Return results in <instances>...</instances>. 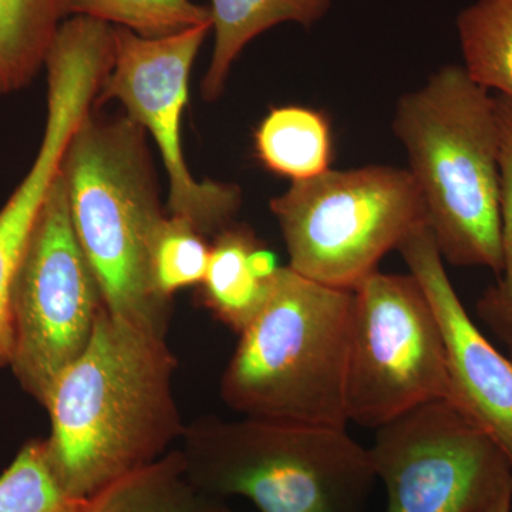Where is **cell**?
<instances>
[{
	"mask_svg": "<svg viewBox=\"0 0 512 512\" xmlns=\"http://www.w3.org/2000/svg\"><path fill=\"white\" fill-rule=\"evenodd\" d=\"M175 369L165 339L101 309L89 345L43 404L52 426L47 456L67 493L87 500L183 437Z\"/></svg>",
	"mask_w": 512,
	"mask_h": 512,
	"instance_id": "cell-1",
	"label": "cell"
},
{
	"mask_svg": "<svg viewBox=\"0 0 512 512\" xmlns=\"http://www.w3.org/2000/svg\"><path fill=\"white\" fill-rule=\"evenodd\" d=\"M393 130L443 261L500 275L501 136L494 94L464 66L448 64L404 94Z\"/></svg>",
	"mask_w": 512,
	"mask_h": 512,
	"instance_id": "cell-2",
	"label": "cell"
},
{
	"mask_svg": "<svg viewBox=\"0 0 512 512\" xmlns=\"http://www.w3.org/2000/svg\"><path fill=\"white\" fill-rule=\"evenodd\" d=\"M62 175L80 247L113 315L167 338L173 301L157 291L151 241L164 220L146 131L127 116L83 120Z\"/></svg>",
	"mask_w": 512,
	"mask_h": 512,
	"instance_id": "cell-3",
	"label": "cell"
},
{
	"mask_svg": "<svg viewBox=\"0 0 512 512\" xmlns=\"http://www.w3.org/2000/svg\"><path fill=\"white\" fill-rule=\"evenodd\" d=\"M353 291L279 268L265 305L239 333L221 396L252 419L346 429Z\"/></svg>",
	"mask_w": 512,
	"mask_h": 512,
	"instance_id": "cell-4",
	"label": "cell"
},
{
	"mask_svg": "<svg viewBox=\"0 0 512 512\" xmlns=\"http://www.w3.org/2000/svg\"><path fill=\"white\" fill-rule=\"evenodd\" d=\"M181 440L194 485L259 512H362L376 480L369 448L346 429L205 416Z\"/></svg>",
	"mask_w": 512,
	"mask_h": 512,
	"instance_id": "cell-5",
	"label": "cell"
},
{
	"mask_svg": "<svg viewBox=\"0 0 512 512\" xmlns=\"http://www.w3.org/2000/svg\"><path fill=\"white\" fill-rule=\"evenodd\" d=\"M289 268L332 288L353 291L384 255L426 221L409 170L367 165L292 181L271 201Z\"/></svg>",
	"mask_w": 512,
	"mask_h": 512,
	"instance_id": "cell-6",
	"label": "cell"
},
{
	"mask_svg": "<svg viewBox=\"0 0 512 512\" xmlns=\"http://www.w3.org/2000/svg\"><path fill=\"white\" fill-rule=\"evenodd\" d=\"M106 306L99 281L70 217L62 168L37 215L20 258L12 293L10 369L37 403L92 339Z\"/></svg>",
	"mask_w": 512,
	"mask_h": 512,
	"instance_id": "cell-7",
	"label": "cell"
},
{
	"mask_svg": "<svg viewBox=\"0 0 512 512\" xmlns=\"http://www.w3.org/2000/svg\"><path fill=\"white\" fill-rule=\"evenodd\" d=\"M450 397L446 345L416 276L377 269L353 289L346 382L349 421L377 429Z\"/></svg>",
	"mask_w": 512,
	"mask_h": 512,
	"instance_id": "cell-8",
	"label": "cell"
},
{
	"mask_svg": "<svg viewBox=\"0 0 512 512\" xmlns=\"http://www.w3.org/2000/svg\"><path fill=\"white\" fill-rule=\"evenodd\" d=\"M369 454L386 512H483L512 493L503 451L447 399L377 427Z\"/></svg>",
	"mask_w": 512,
	"mask_h": 512,
	"instance_id": "cell-9",
	"label": "cell"
},
{
	"mask_svg": "<svg viewBox=\"0 0 512 512\" xmlns=\"http://www.w3.org/2000/svg\"><path fill=\"white\" fill-rule=\"evenodd\" d=\"M212 23L164 37H143L114 26V60L96 104L117 100L126 116L156 141L168 181L171 215L185 218L204 237L234 224L241 190L234 184L195 180L185 164L181 120L188 79Z\"/></svg>",
	"mask_w": 512,
	"mask_h": 512,
	"instance_id": "cell-10",
	"label": "cell"
},
{
	"mask_svg": "<svg viewBox=\"0 0 512 512\" xmlns=\"http://www.w3.org/2000/svg\"><path fill=\"white\" fill-rule=\"evenodd\" d=\"M397 251L436 312L447 353L450 400L500 447L512 467V359L500 352L468 315L448 278L427 222Z\"/></svg>",
	"mask_w": 512,
	"mask_h": 512,
	"instance_id": "cell-11",
	"label": "cell"
},
{
	"mask_svg": "<svg viewBox=\"0 0 512 512\" xmlns=\"http://www.w3.org/2000/svg\"><path fill=\"white\" fill-rule=\"evenodd\" d=\"M80 121L79 111L69 104L57 103L47 109L45 134L35 163L0 210V367H9L12 360L10 293L13 278Z\"/></svg>",
	"mask_w": 512,
	"mask_h": 512,
	"instance_id": "cell-12",
	"label": "cell"
},
{
	"mask_svg": "<svg viewBox=\"0 0 512 512\" xmlns=\"http://www.w3.org/2000/svg\"><path fill=\"white\" fill-rule=\"evenodd\" d=\"M278 269L274 252L248 225H228L214 237L202 303L239 335L265 305Z\"/></svg>",
	"mask_w": 512,
	"mask_h": 512,
	"instance_id": "cell-13",
	"label": "cell"
},
{
	"mask_svg": "<svg viewBox=\"0 0 512 512\" xmlns=\"http://www.w3.org/2000/svg\"><path fill=\"white\" fill-rule=\"evenodd\" d=\"M330 3L332 0H212L215 45L202 82V97L214 101L221 96L232 63L256 36L285 22L309 28L328 12Z\"/></svg>",
	"mask_w": 512,
	"mask_h": 512,
	"instance_id": "cell-14",
	"label": "cell"
},
{
	"mask_svg": "<svg viewBox=\"0 0 512 512\" xmlns=\"http://www.w3.org/2000/svg\"><path fill=\"white\" fill-rule=\"evenodd\" d=\"M83 512H231L188 478L181 450L119 478L87 498Z\"/></svg>",
	"mask_w": 512,
	"mask_h": 512,
	"instance_id": "cell-15",
	"label": "cell"
},
{
	"mask_svg": "<svg viewBox=\"0 0 512 512\" xmlns=\"http://www.w3.org/2000/svg\"><path fill=\"white\" fill-rule=\"evenodd\" d=\"M255 151L265 168L292 181L323 174L333 153L328 117L308 107H276L256 128Z\"/></svg>",
	"mask_w": 512,
	"mask_h": 512,
	"instance_id": "cell-16",
	"label": "cell"
},
{
	"mask_svg": "<svg viewBox=\"0 0 512 512\" xmlns=\"http://www.w3.org/2000/svg\"><path fill=\"white\" fill-rule=\"evenodd\" d=\"M69 0H0V97L28 86L69 16Z\"/></svg>",
	"mask_w": 512,
	"mask_h": 512,
	"instance_id": "cell-17",
	"label": "cell"
},
{
	"mask_svg": "<svg viewBox=\"0 0 512 512\" xmlns=\"http://www.w3.org/2000/svg\"><path fill=\"white\" fill-rule=\"evenodd\" d=\"M464 69L512 100V0H477L457 18Z\"/></svg>",
	"mask_w": 512,
	"mask_h": 512,
	"instance_id": "cell-18",
	"label": "cell"
},
{
	"mask_svg": "<svg viewBox=\"0 0 512 512\" xmlns=\"http://www.w3.org/2000/svg\"><path fill=\"white\" fill-rule=\"evenodd\" d=\"M501 136V247L503 268L497 284L477 302L478 318L503 343L512 359V100L494 94Z\"/></svg>",
	"mask_w": 512,
	"mask_h": 512,
	"instance_id": "cell-19",
	"label": "cell"
},
{
	"mask_svg": "<svg viewBox=\"0 0 512 512\" xmlns=\"http://www.w3.org/2000/svg\"><path fill=\"white\" fill-rule=\"evenodd\" d=\"M84 503L64 490L50 464L45 440L23 444L0 474V512H83Z\"/></svg>",
	"mask_w": 512,
	"mask_h": 512,
	"instance_id": "cell-20",
	"label": "cell"
},
{
	"mask_svg": "<svg viewBox=\"0 0 512 512\" xmlns=\"http://www.w3.org/2000/svg\"><path fill=\"white\" fill-rule=\"evenodd\" d=\"M67 12L114 23L151 39L212 23L211 9L191 0H69Z\"/></svg>",
	"mask_w": 512,
	"mask_h": 512,
	"instance_id": "cell-21",
	"label": "cell"
},
{
	"mask_svg": "<svg viewBox=\"0 0 512 512\" xmlns=\"http://www.w3.org/2000/svg\"><path fill=\"white\" fill-rule=\"evenodd\" d=\"M211 247L185 218L164 217L151 241L150 261L157 291L167 299L188 286L201 285Z\"/></svg>",
	"mask_w": 512,
	"mask_h": 512,
	"instance_id": "cell-22",
	"label": "cell"
},
{
	"mask_svg": "<svg viewBox=\"0 0 512 512\" xmlns=\"http://www.w3.org/2000/svg\"><path fill=\"white\" fill-rule=\"evenodd\" d=\"M483 512H512V493L504 494Z\"/></svg>",
	"mask_w": 512,
	"mask_h": 512,
	"instance_id": "cell-23",
	"label": "cell"
}]
</instances>
